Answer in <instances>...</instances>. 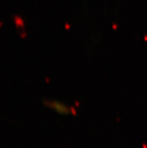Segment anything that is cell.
Wrapping results in <instances>:
<instances>
[{"instance_id": "cell-1", "label": "cell", "mask_w": 147, "mask_h": 148, "mask_svg": "<svg viewBox=\"0 0 147 148\" xmlns=\"http://www.w3.org/2000/svg\"><path fill=\"white\" fill-rule=\"evenodd\" d=\"M53 108H55L56 111H58L61 114H65V113H68V108L65 107L64 105H62V104H54L53 103Z\"/></svg>"}]
</instances>
